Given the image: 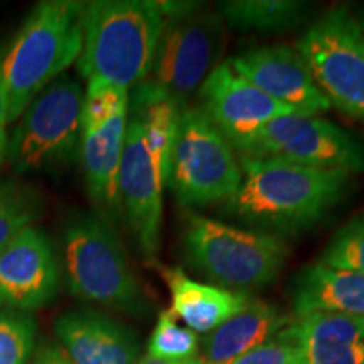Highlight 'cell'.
I'll return each mask as SVG.
<instances>
[{"label":"cell","instance_id":"cell-7","mask_svg":"<svg viewBox=\"0 0 364 364\" xmlns=\"http://www.w3.org/2000/svg\"><path fill=\"white\" fill-rule=\"evenodd\" d=\"M83 90L59 76L17 118L9 136L7 159L17 174L54 171L78 156Z\"/></svg>","mask_w":364,"mask_h":364},{"label":"cell","instance_id":"cell-1","mask_svg":"<svg viewBox=\"0 0 364 364\" xmlns=\"http://www.w3.org/2000/svg\"><path fill=\"white\" fill-rule=\"evenodd\" d=\"M243 179L225 203L226 215L270 235H289L322 221L348 193L351 172L277 159L240 157Z\"/></svg>","mask_w":364,"mask_h":364},{"label":"cell","instance_id":"cell-10","mask_svg":"<svg viewBox=\"0 0 364 364\" xmlns=\"http://www.w3.org/2000/svg\"><path fill=\"white\" fill-rule=\"evenodd\" d=\"M130 91L103 80H90L81 110L80 156L86 191L100 215L120 209L118 174L129 125Z\"/></svg>","mask_w":364,"mask_h":364},{"label":"cell","instance_id":"cell-12","mask_svg":"<svg viewBox=\"0 0 364 364\" xmlns=\"http://www.w3.org/2000/svg\"><path fill=\"white\" fill-rule=\"evenodd\" d=\"M199 95L204 115L238 152L247 150L272 120L297 113L236 75L228 63L209 73Z\"/></svg>","mask_w":364,"mask_h":364},{"label":"cell","instance_id":"cell-19","mask_svg":"<svg viewBox=\"0 0 364 364\" xmlns=\"http://www.w3.org/2000/svg\"><path fill=\"white\" fill-rule=\"evenodd\" d=\"M290 297L297 317L314 312L364 317V275L316 262L294 277Z\"/></svg>","mask_w":364,"mask_h":364},{"label":"cell","instance_id":"cell-30","mask_svg":"<svg viewBox=\"0 0 364 364\" xmlns=\"http://www.w3.org/2000/svg\"><path fill=\"white\" fill-rule=\"evenodd\" d=\"M135 364H204L199 358H193V359H184V361H167V359H156L145 356L140 361H136Z\"/></svg>","mask_w":364,"mask_h":364},{"label":"cell","instance_id":"cell-8","mask_svg":"<svg viewBox=\"0 0 364 364\" xmlns=\"http://www.w3.org/2000/svg\"><path fill=\"white\" fill-rule=\"evenodd\" d=\"M295 49L331 107L364 122V34L356 14L346 6L331 9Z\"/></svg>","mask_w":364,"mask_h":364},{"label":"cell","instance_id":"cell-16","mask_svg":"<svg viewBox=\"0 0 364 364\" xmlns=\"http://www.w3.org/2000/svg\"><path fill=\"white\" fill-rule=\"evenodd\" d=\"M54 332L73 364H135L139 356L134 331L90 309L61 314Z\"/></svg>","mask_w":364,"mask_h":364},{"label":"cell","instance_id":"cell-27","mask_svg":"<svg viewBox=\"0 0 364 364\" xmlns=\"http://www.w3.org/2000/svg\"><path fill=\"white\" fill-rule=\"evenodd\" d=\"M226 364H300L299 346L280 332L267 344Z\"/></svg>","mask_w":364,"mask_h":364},{"label":"cell","instance_id":"cell-25","mask_svg":"<svg viewBox=\"0 0 364 364\" xmlns=\"http://www.w3.org/2000/svg\"><path fill=\"white\" fill-rule=\"evenodd\" d=\"M318 263L364 275V213L354 216L332 235Z\"/></svg>","mask_w":364,"mask_h":364},{"label":"cell","instance_id":"cell-20","mask_svg":"<svg viewBox=\"0 0 364 364\" xmlns=\"http://www.w3.org/2000/svg\"><path fill=\"white\" fill-rule=\"evenodd\" d=\"M171 290V312L193 332L209 334L250 302L247 294L189 279L181 267H159Z\"/></svg>","mask_w":364,"mask_h":364},{"label":"cell","instance_id":"cell-11","mask_svg":"<svg viewBox=\"0 0 364 364\" xmlns=\"http://www.w3.org/2000/svg\"><path fill=\"white\" fill-rule=\"evenodd\" d=\"M240 157L277 159L326 171L364 172V142L351 132L312 115H285L263 127Z\"/></svg>","mask_w":364,"mask_h":364},{"label":"cell","instance_id":"cell-2","mask_svg":"<svg viewBox=\"0 0 364 364\" xmlns=\"http://www.w3.org/2000/svg\"><path fill=\"white\" fill-rule=\"evenodd\" d=\"M164 26L166 14L161 2H83V49L78 58L81 76L134 90L152 70Z\"/></svg>","mask_w":364,"mask_h":364},{"label":"cell","instance_id":"cell-4","mask_svg":"<svg viewBox=\"0 0 364 364\" xmlns=\"http://www.w3.org/2000/svg\"><path fill=\"white\" fill-rule=\"evenodd\" d=\"M63 243L68 287L75 297L134 316L147 311L129 253L107 216L100 213L71 216Z\"/></svg>","mask_w":364,"mask_h":364},{"label":"cell","instance_id":"cell-22","mask_svg":"<svg viewBox=\"0 0 364 364\" xmlns=\"http://www.w3.org/2000/svg\"><path fill=\"white\" fill-rule=\"evenodd\" d=\"M218 14L243 33H280L306 21L309 4L299 0H228L218 6Z\"/></svg>","mask_w":364,"mask_h":364},{"label":"cell","instance_id":"cell-18","mask_svg":"<svg viewBox=\"0 0 364 364\" xmlns=\"http://www.w3.org/2000/svg\"><path fill=\"white\" fill-rule=\"evenodd\" d=\"M292 324V318L273 304L250 300L241 311L201 341L204 364H226L267 344Z\"/></svg>","mask_w":364,"mask_h":364},{"label":"cell","instance_id":"cell-28","mask_svg":"<svg viewBox=\"0 0 364 364\" xmlns=\"http://www.w3.org/2000/svg\"><path fill=\"white\" fill-rule=\"evenodd\" d=\"M9 105H7V93L6 85H4L2 73H0V167L7 161L9 152Z\"/></svg>","mask_w":364,"mask_h":364},{"label":"cell","instance_id":"cell-24","mask_svg":"<svg viewBox=\"0 0 364 364\" xmlns=\"http://www.w3.org/2000/svg\"><path fill=\"white\" fill-rule=\"evenodd\" d=\"M199 349L198 334L188 327L177 324V317L171 311L159 314L147 344V356L167 361H184L196 358Z\"/></svg>","mask_w":364,"mask_h":364},{"label":"cell","instance_id":"cell-9","mask_svg":"<svg viewBox=\"0 0 364 364\" xmlns=\"http://www.w3.org/2000/svg\"><path fill=\"white\" fill-rule=\"evenodd\" d=\"M240 162L230 142L204 115L201 107H186L171 161L169 188L177 203L199 208L228 201L240 189Z\"/></svg>","mask_w":364,"mask_h":364},{"label":"cell","instance_id":"cell-5","mask_svg":"<svg viewBox=\"0 0 364 364\" xmlns=\"http://www.w3.org/2000/svg\"><path fill=\"white\" fill-rule=\"evenodd\" d=\"M161 7L166 26L152 70L135 88L186 108L191 95L218 66L225 49V21L194 2H161Z\"/></svg>","mask_w":364,"mask_h":364},{"label":"cell","instance_id":"cell-17","mask_svg":"<svg viewBox=\"0 0 364 364\" xmlns=\"http://www.w3.org/2000/svg\"><path fill=\"white\" fill-rule=\"evenodd\" d=\"M284 334L299 346L300 364H364V317L314 312Z\"/></svg>","mask_w":364,"mask_h":364},{"label":"cell","instance_id":"cell-26","mask_svg":"<svg viewBox=\"0 0 364 364\" xmlns=\"http://www.w3.org/2000/svg\"><path fill=\"white\" fill-rule=\"evenodd\" d=\"M36 322L24 312L0 307V364H31Z\"/></svg>","mask_w":364,"mask_h":364},{"label":"cell","instance_id":"cell-14","mask_svg":"<svg viewBox=\"0 0 364 364\" xmlns=\"http://www.w3.org/2000/svg\"><path fill=\"white\" fill-rule=\"evenodd\" d=\"M162 191L156 164L145 144L142 124L129 115L118 174V198L140 252L150 260L157 257L161 247Z\"/></svg>","mask_w":364,"mask_h":364},{"label":"cell","instance_id":"cell-13","mask_svg":"<svg viewBox=\"0 0 364 364\" xmlns=\"http://www.w3.org/2000/svg\"><path fill=\"white\" fill-rule=\"evenodd\" d=\"M59 289L56 252L34 225L0 250V307L31 312L48 306Z\"/></svg>","mask_w":364,"mask_h":364},{"label":"cell","instance_id":"cell-29","mask_svg":"<svg viewBox=\"0 0 364 364\" xmlns=\"http://www.w3.org/2000/svg\"><path fill=\"white\" fill-rule=\"evenodd\" d=\"M33 364H73L59 346H44L36 353Z\"/></svg>","mask_w":364,"mask_h":364},{"label":"cell","instance_id":"cell-3","mask_svg":"<svg viewBox=\"0 0 364 364\" xmlns=\"http://www.w3.org/2000/svg\"><path fill=\"white\" fill-rule=\"evenodd\" d=\"M83 49V2L48 0L36 4L16 38L0 53L9 125L31 102L78 61Z\"/></svg>","mask_w":364,"mask_h":364},{"label":"cell","instance_id":"cell-31","mask_svg":"<svg viewBox=\"0 0 364 364\" xmlns=\"http://www.w3.org/2000/svg\"><path fill=\"white\" fill-rule=\"evenodd\" d=\"M356 19H358V22H359V26H361L363 34H364V9H361V11H359V12L356 14Z\"/></svg>","mask_w":364,"mask_h":364},{"label":"cell","instance_id":"cell-21","mask_svg":"<svg viewBox=\"0 0 364 364\" xmlns=\"http://www.w3.org/2000/svg\"><path fill=\"white\" fill-rule=\"evenodd\" d=\"M182 110L184 108L181 105L169 98L154 97L136 88L130 95L129 115L142 124L145 144L164 188L169 184L172 152L179 135Z\"/></svg>","mask_w":364,"mask_h":364},{"label":"cell","instance_id":"cell-23","mask_svg":"<svg viewBox=\"0 0 364 364\" xmlns=\"http://www.w3.org/2000/svg\"><path fill=\"white\" fill-rule=\"evenodd\" d=\"M39 211V196L33 189L12 179H0V250L33 226Z\"/></svg>","mask_w":364,"mask_h":364},{"label":"cell","instance_id":"cell-15","mask_svg":"<svg viewBox=\"0 0 364 364\" xmlns=\"http://www.w3.org/2000/svg\"><path fill=\"white\" fill-rule=\"evenodd\" d=\"M236 75L250 81L277 102L294 108L299 115L327 112L329 100L317 88L311 71L290 46H263L228 61Z\"/></svg>","mask_w":364,"mask_h":364},{"label":"cell","instance_id":"cell-6","mask_svg":"<svg viewBox=\"0 0 364 364\" xmlns=\"http://www.w3.org/2000/svg\"><path fill=\"white\" fill-rule=\"evenodd\" d=\"M182 248L196 270L223 289L240 294L262 289L277 279L289 247L284 238L191 215L182 231Z\"/></svg>","mask_w":364,"mask_h":364}]
</instances>
